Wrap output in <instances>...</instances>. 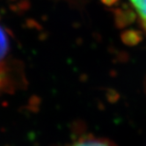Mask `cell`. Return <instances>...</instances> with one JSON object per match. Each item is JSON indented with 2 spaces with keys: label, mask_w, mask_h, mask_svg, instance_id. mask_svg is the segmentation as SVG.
Returning <instances> with one entry per match:
<instances>
[{
  "label": "cell",
  "mask_w": 146,
  "mask_h": 146,
  "mask_svg": "<svg viewBox=\"0 0 146 146\" xmlns=\"http://www.w3.org/2000/svg\"><path fill=\"white\" fill-rule=\"evenodd\" d=\"M11 51V40L6 29L0 25V68L5 67L12 62L9 56Z\"/></svg>",
  "instance_id": "6da1fadb"
},
{
  "label": "cell",
  "mask_w": 146,
  "mask_h": 146,
  "mask_svg": "<svg viewBox=\"0 0 146 146\" xmlns=\"http://www.w3.org/2000/svg\"><path fill=\"white\" fill-rule=\"evenodd\" d=\"M70 146H116V145L110 140L89 135V137H85L79 139L78 141H77Z\"/></svg>",
  "instance_id": "7a4b0ae2"
},
{
  "label": "cell",
  "mask_w": 146,
  "mask_h": 146,
  "mask_svg": "<svg viewBox=\"0 0 146 146\" xmlns=\"http://www.w3.org/2000/svg\"><path fill=\"white\" fill-rule=\"evenodd\" d=\"M129 1L138 18L140 26L146 32V0H129Z\"/></svg>",
  "instance_id": "3957f363"
}]
</instances>
